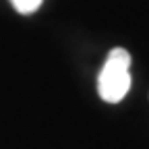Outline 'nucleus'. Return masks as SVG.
Here are the masks:
<instances>
[{
    "label": "nucleus",
    "mask_w": 149,
    "mask_h": 149,
    "mask_svg": "<svg viewBox=\"0 0 149 149\" xmlns=\"http://www.w3.org/2000/svg\"><path fill=\"white\" fill-rule=\"evenodd\" d=\"M130 54L124 48H114L100 70L97 93L108 104H118L130 89Z\"/></svg>",
    "instance_id": "f257e3e1"
},
{
    "label": "nucleus",
    "mask_w": 149,
    "mask_h": 149,
    "mask_svg": "<svg viewBox=\"0 0 149 149\" xmlns=\"http://www.w3.org/2000/svg\"><path fill=\"white\" fill-rule=\"evenodd\" d=\"M13 6L19 10V13H23V15H29V13H35L37 8L42 6V0H10Z\"/></svg>",
    "instance_id": "f03ea898"
}]
</instances>
